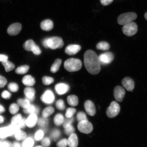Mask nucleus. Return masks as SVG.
I'll use <instances>...</instances> for the list:
<instances>
[{
    "instance_id": "nucleus-9",
    "label": "nucleus",
    "mask_w": 147,
    "mask_h": 147,
    "mask_svg": "<svg viewBox=\"0 0 147 147\" xmlns=\"http://www.w3.org/2000/svg\"><path fill=\"white\" fill-rule=\"evenodd\" d=\"M41 100L44 103L47 104H52L55 100L54 93L51 90H47L42 95Z\"/></svg>"
},
{
    "instance_id": "nucleus-41",
    "label": "nucleus",
    "mask_w": 147,
    "mask_h": 147,
    "mask_svg": "<svg viewBox=\"0 0 147 147\" xmlns=\"http://www.w3.org/2000/svg\"><path fill=\"white\" fill-rule=\"evenodd\" d=\"M8 88L9 90L13 92H16L18 91L19 88L18 84L15 83H11L9 84L8 86Z\"/></svg>"
},
{
    "instance_id": "nucleus-46",
    "label": "nucleus",
    "mask_w": 147,
    "mask_h": 147,
    "mask_svg": "<svg viewBox=\"0 0 147 147\" xmlns=\"http://www.w3.org/2000/svg\"><path fill=\"white\" fill-rule=\"evenodd\" d=\"M67 140L66 139H62L57 143V147H67Z\"/></svg>"
},
{
    "instance_id": "nucleus-30",
    "label": "nucleus",
    "mask_w": 147,
    "mask_h": 147,
    "mask_svg": "<svg viewBox=\"0 0 147 147\" xmlns=\"http://www.w3.org/2000/svg\"><path fill=\"white\" fill-rule=\"evenodd\" d=\"M15 138L18 141L24 140L26 138L27 135L25 132L19 130L14 135Z\"/></svg>"
},
{
    "instance_id": "nucleus-23",
    "label": "nucleus",
    "mask_w": 147,
    "mask_h": 147,
    "mask_svg": "<svg viewBox=\"0 0 147 147\" xmlns=\"http://www.w3.org/2000/svg\"><path fill=\"white\" fill-rule=\"evenodd\" d=\"M62 63L61 59H57L55 60L52 64L51 68V71L53 73H56L59 69Z\"/></svg>"
},
{
    "instance_id": "nucleus-53",
    "label": "nucleus",
    "mask_w": 147,
    "mask_h": 147,
    "mask_svg": "<svg viewBox=\"0 0 147 147\" xmlns=\"http://www.w3.org/2000/svg\"><path fill=\"white\" fill-rule=\"evenodd\" d=\"M113 0H100L101 4L104 5H108L111 4Z\"/></svg>"
},
{
    "instance_id": "nucleus-40",
    "label": "nucleus",
    "mask_w": 147,
    "mask_h": 147,
    "mask_svg": "<svg viewBox=\"0 0 147 147\" xmlns=\"http://www.w3.org/2000/svg\"><path fill=\"white\" fill-rule=\"evenodd\" d=\"M75 131L74 128L71 125L64 128V133L67 136H70L71 134L74 133Z\"/></svg>"
},
{
    "instance_id": "nucleus-36",
    "label": "nucleus",
    "mask_w": 147,
    "mask_h": 147,
    "mask_svg": "<svg viewBox=\"0 0 147 147\" xmlns=\"http://www.w3.org/2000/svg\"><path fill=\"white\" fill-rule=\"evenodd\" d=\"M42 83L45 85H50L54 82V79L50 77L44 76L42 78Z\"/></svg>"
},
{
    "instance_id": "nucleus-22",
    "label": "nucleus",
    "mask_w": 147,
    "mask_h": 147,
    "mask_svg": "<svg viewBox=\"0 0 147 147\" xmlns=\"http://www.w3.org/2000/svg\"><path fill=\"white\" fill-rule=\"evenodd\" d=\"M24 113L29 114L34 113L36 115H38L39 112V108L37 106H36L34 105H31L28 108L24 109Z\"/></svg>"
},
{
    "instance_id": "nucleus-24",
    "label": "nucleus",
    "mask_w": 147,
    "mask_h": 147,
    "mask_svg": "<svg viewBox=\"0 0 147 147\" xmlns=\"http://www.w3.org/2000/svg\"><path fill=\"white\" fill-rule=\"evenodd\" d=\"M67 100L69 105L71 106H76L78 105V97L76 95H69L67 97Z\"/></svg>"
},
{
    "instance_id": "nucleus-19",
    "label": "nucleus",
    "mask_w": 147,
    "mask_h": 147,
    "mask_svg": "<svg viewBox=\"0 0 147 147\" xmlns=\"http://www.w3.org/2000/svg\"><path fill=\"white\" fill-rule=\"evenodd\" d=\"M67 144L69 147H78V138L76 134L73 133L69 136L67 140Z\"/></svg>"
},
{
    "instance_id": "nucleus-7",
    "label": "nucleus",
    "mask_w": 147,
    "mask_h": 147,
    "mask_svg": "<svg viewBox=\"0 0 147 147\" xmlns=\"http://www.w3.org/2000/svg\"><path fill=\"white\" fill-rule=\"evenodd\" d=\"M78 128L79 131L81 133L86 134L91 133L93 129L92 125L87 120L79 122Z\"/></svg>"
},
{
    "instance_id": "nucleus-47",
    "label": "nucleus",
    "mask_w": 147,
    "mask_h": 147,
    "mask_svg": "<svg viewBox=\"0 0 147 147\" xmlns=\"http://www.w3.org/2000/svg\"><path fill=\"white\" fill-rule=\"evenodd\" d=\"M42 146L44 147H48L51 144V141L49 138L46 137L42 139Z\"/></svg>"
},
{
    "instance_id": "nucleus-25",
    "label": "nucleus",
    "mask_w": 147,
    "mask_h": 147,
    "mask_svg": "<svg viewBox=\"0 0 147 147\" xmlns=\"http://www.w3.org/2000/svg\"><path fill=\"white\" fill-rule=\"evenodd\" d=\"M36 44L32 40H28L24 43L23 48L25 50L27 51H32V50Z\"/></svg>"
},
{
    "instance_id": "nucleus-16",
    "label": "nucleus",
    "mask_w": 147,
    "mask_h": 147,
    "mask_svg": "<svg viewBox=\"0 0 147 147\" xmlns=\"http://www.w3.org/2000/svg\"><path fill=\"white\" fill-rule=\"evenodd\" d=\"M122 83L123 87L129 91H132L135 87V82L133 80L129 77L123 79Z\"/></svg>"
},
{
    "instance_id": "nucleus-21",
    "label": "nucleus",
    "mask_w": 147,
    "mask_h": 147,
    "mask_svg": "<svg viewBox=\"0 0 147 147\" xmlns=\"http://www.w3.org/2000/svg\"><path fill=\"white\" fill-rule=\"evenodd\" d=\"M22 82L24 85L28 87L32 86L36 83L34 78L29 75H26L24 77Z\"/></svg>"
},
{
    "instance_id": "nucleus-15",
    "label": "nucleus",
    "mask_w": 147,
    "mask_h": 147,
    "mask_svg": "<svg viewBox=\"0 0 147 147\" xmlns=\"http://www.w3.org/2000/svg\"><path fill=\"white\" fill-rule=\"evenodd\" d=\"M81 47L80 45H70L67 46L65 50L66 54L68 55H74L76 54L80 51Z\"/></svg>"
},
{
    "instance_id": "nucleus-48",
    "label": "nucleus",
    "mask_w": 147,
    "mask_h": 147,
    "mask_svg": "<svg viewBox=\"0 0 147 147\" xmlns=\"http://www.w3.org/2000/svg\"><path fill=\"white\" fill-rule=\"evenodd\" d=\"M1 96L3 98L5 99H9L11 98V94L7 91H4L1 94Z\"/></svg>"
},
{
    "instance_id": "nucleus-27",
    "label": "nucleus",
    "mask_w": 147,
    "mask_h": 147,
    "mask_svg": "<svg viewBox=\"0 0 147 147\" xmlns=\"http://www.w3.org/2000/svg\"><path fill=\"white\" fill-rule=\"evenodd\" d=\"M96 47L98 50L106 51L109 50L110 47L109 44L107 42L102 41L97 44Z\"/></svg>"
},
{
    "instance_id": "nucleus-45",
    "label": "nucleus",
    "mask_w": 147,
    "mask_h": 147,
    "mask_svg": "<svg viewBox=\"0 0 147 147\" xmlns=\"http://www.w3.org/2000/svg\"><path fill=\"white\" fill-rule=\"evenodd\" d=\"M56 106L57 109L58 110H63L65 109V106L64 101L62 100H59L57 101Z\"/></svg>"
},
{
    "instance_id": "nucleus-57",
    "label": "nucleus",
    "mask_w": 147,
    "mask_h": 147,
    "mask_svg": "<svg viewBox=\"0 0 147 147\" xmlns=\"http://www.w3.org/2000/svg\"><path fill=\"white\" fill-rule=\"evenodd\" d=\"M4 119L3 117L0 115V124L3 123L4 122Z\"/></svg>"
},
{
    "instance_id": "nucleus-50",
    "label": "nucleus",
    "mask_w": 147,
    "mask_h": 147,
    "mask_svg": "<svg viewBox=\"0 0 147 147\" xmlns=\"http://www.w3.org/2000/svg\"><path fill=\"white\" fill-rule=\"evenodd\" d=\"M7 83V80L4 77L0 76V88L4 87Z\"/></svg>"
},
{
    "instance_id": "nucleus-52",
    "label": "nucleus",
    "mask_w": 147,
    "mask_h": 147,
    "mask_svg": "<svg viewBox=\"0 0 147 147\" xmlns=\"http://www.w3.org/2000/svg\"><path fill=\"white\" fill-rule=\"evenodd\" d=\"M1 147H13V144H12V143L10 141H2Z\"/></svg>"
},
{
    "instance_id": "nucleus-60",
    "label": "nucleus",
    "mask_w": 147,
    "mask_h": 147,
    "mask_svg": "<svg viewBox=\"0 0 147 147\" xmlns=\"http://www.w3.org/2000/svg\"><path fill=\"white\" fill-rule=\"evenodd\" d=\"M35 147H43L41 146H36Z\"/></svg>"
},
{
    "instance_id": "nucleus-4",
    "label": "nucleus",
    "mask_w": 147,
    "mask_h": 147,
    "mask_svg": "<svg viewBox=\"0 0 147 147\" xmlns=\"http://www.w3.org/2000/svg\"><path fill=\"white\" fill-rule=\"evenodd\" d=\"M137 16L135 12L125 13L120 15L117 18V23L119 25L126 24L136 19Z\"/></svg>"
},
{
    "instance_id": "nucleus-8",
    "label": "nucleus",
    "mask_w": 147,
    "mask_h": 147,
    "mask_svg": "<svg viewBox=\"0 0 147 147\" xmlns=\"http://www.w3.org/2000/svg\"><path fill=\"white\" fill-rule=\"evenodd\" d=\"M16 130L14 126L11 124L5 127L0 128V139L6 138L7 137L14 135Z\"/></svg>"
},
{
    "instance_id": "nucleus-54",
    "label": "nucleus",
    "mask_w": 147,
    "mask_h": 147,
    "mask_svg": "<svg viewBox=\"0 0 147 147\" xmlns=\"http://www.w3.org/2000/svg\"><path fill=\"white\" fill-rule=\"evenodd\" d=\"M8 59V57L6 55L0 54V61L2 62L5 61Z\"/></svg>"
},
{
    "instance_id": "nucleus-17",
    "label": "nucleus",
    "mask_w": 147,
    "mask_h": 147,
    "mask_svg": "<svg viewBox=\"0 0 147 147\" xmlns=\"http://www.w3.org/2000/svg\"><path fill=\"white\" fill-rule=\"evenodd\" d=\"M24 93L26 96V99L30 102H32L35 99L36 91L34 88L28 87L25 88L24 90Z\"/></svg>"
},
{
    "instance_id": "nucleus-56",
    "label": "nucleus",
    "mask_w": 147,
    "mask_h": 147,
    "mask_svg": "<svg viewBox=\"0 0 147 147\" xmlns=\"http://www.w3.org/2000/svg\"><path fill=\"white\" fill-rule=\"evenodd\" d=\"M13 147H22V146L19 142H15L13 144Z\"/></svg>"
},
{
    "instance_id": "nucleus-37",
    "label": "nucleus",
    "mask_w": 147,
    "mask_h": 147,
    "mask_svg": "<svg viewBox=\"0 0 147 147\" xmlns=\"http://www.w3.org/2000/svg\"><path fill=\"white\" fill-rule=\"evenodd\" d=\"M49 122V119L43 117L38 119L37 122L38 125L43 127L47 126Z\"/></svg>"
},
{
    "instance_id": "nucleus-28",
    "label": "nucleus",
    "mask_w": 147,
    "mask_h": 147,
    "mask_svg": "<svg viewBox=\"0 0 147 147\" xmlns=\"http://www.w3.org/2000/svg\"><path fill=\"white\" fill-rule=\"evenodd\" d=\"M54 111L55 109L54 108L51 107H49L46 108L42 111V116L43 117L47 118L48 117L54 113Z\"/></svg>"
},
{
    "instance_id": "nucleus-43",
    "label": "nucleus",
    "mask_w": 147,
    "mask_h": 147,
    "mask_svg": "<svg viewBox=\"0 0 147 147\" xmlns=\"http://www.w3.org/2000/svg\"><path fill=\"white\" fill-rule=\"evenodd\" d=\"M44 136V133L43 130H40L37 131L35 134L34 138L37 141L41 140L43 139Z\"/></svg>"
},
{
    "instance_id": "nucleus-42",
    "label": "nucleus",
    "mask_w": 147,
    "mask_h": 147,
    "mask_svg": "<svg viewBox=\"0 0 147 147\" xmlns=\"http://www.w3.org/2000/svg\"><path fill=\"white\" fill-rule=\"evenodd\" d=\"M77 119L78 122L84 120H87V119L85 113L83 112H79L77 115Z\"/></svg>"
},
{
    "instance_id": "nucleus-55",
    "label": "nucleus",
    "mask_w": 147,
    "mask_h": 147,
    "mask_svg": "<svg viewBox=\"0 0 147 147\" xmlns=\"http://www.w3.org/2000/svg\"><path fill=\"white\" fill-rule=\"evenodd\" d=\"M5 111V108L1 105L0 104V114L2 113Z\"/></svg>"
},
{
    "instance_id": "nucleus-26",
    "label": "nucleus",
    "mask_w": 147,
    "mask_h": 147,
    "mask_svg": "<svg viewBox=\"0 0 147 147\" xmlns=\"http://www.w3.org/2000/svg\"><path fill=\"white\" fill-rule=\"evenodd\" d=\"M18 104L21 107L26 109L28 108L31 105L30 102L26 99L20 98L17 100Z\"/></svg>"
},
{
    "instance_id": "nucleus-44",
    "label": "nucleus",
    "mask_w": 147,
    "mask_h": 147,
    "mask_svg": "<svg viewBox=\"0 0 147 147\" xmlns=\"http://www.w3.org/2000/svg\"><path fill=\"white\" fill-rule=\"evenodd\" d=\"M74 121V117H73L67 118V117L65 119H64V122L63 123V126L64 128L67 127L68 126L71 125V123Z\"/></svg>"
},
{
    "instance_id": "nucleus-6",
    "label": "nucleus",
    "mask_w": 147,
    "mask_h": 147,
    "mask_svg": "<svg viewBox=\"0 0 147 147\" xmlns=\"http://www.w3.org/2000/svg\"><path fill=\"white\" fill-rule=\"evenodd\" d=\"M120 111V106L115 101L112 102L106 111V115L110 118L116 117Z\"/></svg>"
},
{
    "instance_id": "nucleus-39",
    "label": "nucleus",
    "mask_w": 147,
    "mask_h": 147,
    "mask_svg": "<svg viewBox=\"0 0 147 147\" xmlns=\"http://www.w3.org/2000/svg\"><path fill=\"white\" fill-rule=\"evenodd\" d=\"M76 113V110L74 108H69L66 110L65 116L66 117L69 118L72 117Z\"/></svg>"
},
{
    "instance_id": "nucleus-58",
    "label": "nucleus",
    "mask_w": 147,
    "mask_h": 147,
    "mask_svg": "<svg viewBox=\"0 0 147 147\" xmlns=\"http://www.w3.org/2000/svg\"><path fill=\"white\" fill-rule=\"evenodd\" d=\"M144 16L146 19L147 20V12L145 13Z\"/></svg>"
},
{
    "instance_id": "nucleus-33",
    "label": "nucleus",
    "mask_w": 147,
    "mask_h": 147,
    "mask_svg": "<svg viewBox=\"0 0 147 147\" xmlns=\"http://www.w3.org/2000/svg\"><path fill=\"white\" fill-rule=\"evenodd\" d=\"M34 144V141L32 138L28 137L24 140L22 143V147H32Z\"/></svg>"
},
{
    "instance_id": "nucleus-34",
    "label": "nucleus",
    "mask_w": 147,
    "mask_h": 147,
    "mask_svg": "<svg viewBox=\"0 0 147 147\" xmlns=\"http://www.w3.org/2000/svg\"><path fill=\"white\" fill-rule=\"evenodd\" d=\"M9 111L12 115H16L19 110V106L18 104L13 103L9 107Z\"/></svg>"
},
{
    "instance_id": "nucleus-5",
    "label": "nucleus",
    "mask_w": 147,
    "mask_h": 147,
    "mask_svg": "<svg viewBox=\"0 0 147 147\" xmlns=\"http://www.w3.org/2000/svg\"><path fill=\"white\" fill-rule=\"evenodd\" d=\"M138 27L136 24L131 22L124 25L122 28L123 33L126 36H131L134 35L137 33Z\"/></svg>"
},
{
    "instance_id": "nucleus-18",
    "label": "nucleus",
    "mask_w": 147,
    "mask_h": 147,
    "mask_svg": "<svg viewBox=\"0 0 147 147\" xmlns=\"http://www.w3.org/2000/svg\"><path fill=\"white\" fill-rule=\"evenodd\" d=\"M38 122V118L36 115L34 113L32 114L26 119V125L29 128L34 127Z\"/></svg>"
},
{
    "instance_id": "nucleus-20",
    "label": "nucleus",
    "mask_w": 147,
    "mask_h": 147,
    "mask_svg": "<svg viewBox=\"0 0 147 147\" xmlns=\"http://www.w3.org/2000/svg\"><path fill=\"white\" fill-rule=\"evenodd\" d=\"M40 26L42 30L45 31H49L53 28L54 24L51 20L49 19L45 20L42 22Z\"/></svg>"
},
{
    "instance_id": "nucleus-29",
    "label": "nucleus",
    "mask_w": 147,
    "mask_h": 147,
    "mask_svg": "<svg viewBox=\"0 0 147 147\" xmlns=\"http://www.w3.org/2000/svg\"><path fill=\"white\" fill-rule=\"evenodd\" d=\"M2 63L4 66L5 71L7 72L13 70L15 67L12 62L8 61V60L2 62Z\"/></svg>"
},
{
    "instance_id": "nucleus-11",
    "label": "nucleus",
    "mask_w": 147,
    "mask_h": 147,
    "mask_svg": "<svg viewBox=\"0 0 147 147\" xmlns=\"http://www.w3.org/2000/svg\"><path fill=\"white\" fill-rule=\"evenodd\" d=\"M125 91L124 88L120 86L116 87L114 90V95L117 101L122 102L123 100Z\"/></svg>"
},
{
    "instance_id": "nucleus-3",
    "label": "nucleus",
    "mask_w": 147,
    "mask_h": 147,
    "mask_svg": "<svg viewBox=\"0 0 147 147\" xmlns=\"http://www.w3.org/2000/svg\"><path fill=\"white\" fill-rule=\"evenodd\" d=\"M82 63L78 59L71 58L66 60L64 63V68L69 72L78 71L81 69Z\"/></svg>"
},
{
    "instance_id": "nucleus-10",
    "label": "nucleus",
    "mask_w": 147,
    "mask_h": 147,
    "mask_svg": "<svg viewBox=\"0 0 147 147\" xmlns=\"http://www.w3.org/2000/svg\"><path fill=\"white\" fill-rule=\"evenodd\" d=\"M99 58L101 64H107L113 61L114 56L112 53L107 52L100 54Z\"/></svg>"
},
{
    "instance_id": "nucleus-1",
    "label": "nucleus",
    "mask_w": 147,
    "mask_h": 147,
    "mask_svg": "<svg viewBox=\"0 0 147 147\" xmlns=\"http://www.w3.org/2000/svg\"><path fill=\"white\" fill-rule=\"evenodd\" d=\"M84 65L88 72L96 75L100 73L101 63L99 57L94 51L91 50L86 51L84 55Z\"/></svg>"
},
{
    "instance_id": "nucleus-2",
    "label": "nucleus",
    "mask_w": 147,
    "mask_h": 147,
    "mask_svg": "<svg viewBox=\"0 0 147 147\" xmlns=\"http://www.w3.org/2000/svg\"><path fill=\"white\" fill-rule=\"evenodd\" d=\"M42 45L46 48L56 49H61L64 46V43L61 38L53 36L45 38L42 42Z\"/></svg>"
},
{
    "instance_id": "nucleus-14",
    "label": "nucleus",
    "mask_w": 147,
    "mask_h": 147,
    "mask_svg": "<svg viewBox=\"0 0 147 147\" xmlns=\"http://www.w3.org/2000/svg\"><path fill=\"white\" fill-rule=\"evenodd\" d=\"M55 89L57 94L58 95H62L69 91V87L67 84L60 83L56 84Z\"/></svg>"
},
{
    "instance_id": "nucleus-49",
    "label": "nucleus",
    "mask_w": 147,
    "mask_h": 147,
    "mask_svg": "<svg viewBox=\"0 0 147 147\" xmlns=\"http://www.w3.org/2000/svg\"><path fill=\"white\" fill-rule=\"evenodd\" d=\"M32 51L34 54L36 55H39L41 53V51L40 48L36 45L33 48Z\"/></svg>"
},
{
    "instance_id": "nucleus-59",
    "label": "nucleus",
    "mask_w": 147,
    "mask_h": 147,
    "mask_svg": "<svg viewBox=\"0 0 147 147\" xmlns=\"http://www.w3.org/2000/svg\"><path fill=\"white\" fill-rule=\"evenodd\" d=\"M2 141L0 140V147H1V144Z\"/></svg>"
},
{
    "instance_id": "nucleus-32",
    "label": "nucleus",
    "mask_w": 147,
    "mask_h": 147,
    "mask_svg": "<svg viewBox=\"0 0 147 147\" xmlns=\"http://www.w3.org/2000/svg\"><path fill=\"white\" fill-rule=\"evenodd\" d=\"M29 67L28 65H24L18 67L16 70V73L18 74L22 75L26 73L28 71Z\"/></svg>"
},
{
    "instance_id": "nucleus-38",
    "label": "nucleus",
    "mask_w": 147,
    "mask_h": 147,
    "mask_svg": "<svg viewBox=\"0 0 147 147\" xmlns=\"http://www.w3.org/2000/svg\"><path fill=\"white\" fill-rule=\"evenodd\" d=\"M60 136V131L58 129H55L53 130L51 135V139L54 141L57 140Z\"/></svg>"
},
{
    "instance_id": "nucleus-31",
    "label": "nucleus",
    "mask_w": 147,
    "mask_h": 147,
    "mask_svg": "<svg viewBox=\"0 0 147 147\" xmlns=\"http://www.w3.org/2000/svg\"><path fill=\"white\" fill-rule=\"evenodd\" d=\"M64 120L63 115L61 114H58L55 116L54 119V123L57 126H60L63 124Z\"/></svg>"
},
{
    "instance_id": "nucleus-51",
    "label": "nucleus",
    "mask_w": 147,
    "mask_h": 147,
    "mask_svg": "<svg viewBox=\"0 0 147 147\" xmlns=\"http://www.w3.org/2000/svg\"><path fill=\"white\" fill-rule=\"evenodd\" d=\"M17 125L20 129L23 128L25 127L26 125V119L25 118L22 119L21 121L18 123Z\"/></svg>"
},
{
    "instance_id": "nucleus-13",
    "label": "nucleus",
    "mask_w": 147,
    "mask_h": 147,
    "mask_svg": "<svg viewBox=\"0 0 147 147\" xmlns=\"http://www.w3.org/2000/svg\"><path fill=\"white\" fill-rule=\"evenodd\" d=\"M84 107L86 112L91 116H94L96 114V109L94 104L91 101L88 100L84 104Z\"/></svg>"
},
{
    "instance_id": "nucleus-35",
    "label": "nucleus",
    "mask_w": 147,
    "mask_h": 147,
    "mask_svg": "<svg viewBox=\"0 0 147 147\" xmlns=\"http://www.w3.org/2000/svg\"><path fill=\"white\" fill-rule=\"evenodd\" d=\"M22 117L20 114L15 115L11 120V124L17 125L22 119Z\"/></svg>"
},
{
    "instance_id": "nucleus-12",
    "label": "nucleus",
    "mask_w": 147,
    "mask_h": 147,
    "mask_svg": "<svg viewBox=\"0 0 147 147\" xmlns=\"http://www.w3.org/2000/svg\"><path fill=\"white\" fill-rule=\"evenodd\" d=\"M21 29L22 25L21 24L14 23L9 26L7 29V33L10 35L15 36L19 34Z\"/></svg>"
}]
</instances>
